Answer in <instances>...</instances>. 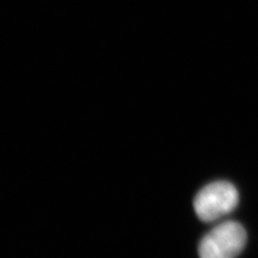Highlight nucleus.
Listing matches in <instances>:
<instances>
[{
  "mask_svg": "<svg viewBox=\"0 0 258 258\" xmlns=\"http://www.w3.org/2000/svg\"><path fill=\"white\" fill-rule=\"evenodd\" d=\"M239 194L232 184L219 181L207 185L194 200V209L204 222H213L229 214L238 205Z\"/></svg>",
  "mask_w": 258,
  "mask_h": 258,
  "instance_id": "nucleus-2",
  "label": "nucleus"
},
{
  "mask_svg": "<svg viewBox=\"0 0 258 258\" xmlns=\"http://www.w3.org/2000/svg\"><path fill=\"white\" fill-rule=\"evenodd\" d=\"M246 243V231L237 222L217 225L201 239L200 258H236Z\"/></svg>",
  "mask_w": 258,
  "mask_h": 258,
  "instance_id": "nucleus-1",
  "label": "nucleus"
}]
</instances>
